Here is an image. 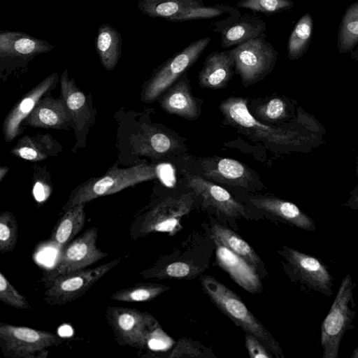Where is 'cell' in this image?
Returning a JSON list of instances; mask_svg holds the SVG:
<instances>
[{
	"instance_id": "obj_1",
	"label": "cell",
	"mask_w": 358,
	"mask_h": 358,
	"mask_svg": "<svg viewBox=\"0 0 358 358\" xmlns=\"http://www.w3.org/2000/svg\"><path fill=\"white\" fill-rule=\"evenodd\" d=\"M200 280L204 292L225 315L246 333L256 336L271 353L283 357L278 343L238 296L212 276L202 275Z\"/></svg>"
},
{
	"instance_id": "obj_2",
	"label": "cell",
	"mask_w": 358,
	"mask_h": 358,
	"mask_svg": "<svg viewBox=\"0 0 358 358\" xmlns=\"http://www.w3.org/2000/svg\"><path fill=\"white\" fill-rule=\"evenodd\" d=\"M158 177L157 167L145 163L125 169L113 166L103 176L93 178L76 187L70 194L62 210Z\"/></svg>"
},
{
	"instance_id": "obj_3",
	"label": "cell",
	"mask_w": 358,
	"mask_h": 358,
	"mask_svg": "<svg viewBox=\"0 0 358 358\" xmlns=\"http://www.w3.org/2000/svg\"><path fill=\"white\" fill-rule=\"evenodd\" d=\"M105 316L117 344L140 350L160 326L152 314L130 307L108 306Z\"/></svg>"
},
{
	"instance_id": "obj_4",
	"label": "cell",
	"mask_w": 358,
	"mask_h": 358,
	"mask_svg": "<svg viewBox=\"0 0 358 358\" xmlns=\"http://www.w3.org/2000/svg\"><path fill=\"white\" fill-rule=\"evenodd\" d=\"M247 104L244 98L229 97L220 103V109L228 123L251 138L278 145H294L300 143L301 136L298 132L263 124L250 114Z\"/></svg>"
},
{
	"instance_id": "obj_5",
	"label": "cell",
	"mask_w": 358,
	"mask_h": 358,
	"mask_svg": "<svg viewBox=\"0 0 358 358\" xmlns=\"http://www.w3.org/2000/svg\"><path fill=\"white\" fill-rule=\"evenodd\" d=\"M62 343L60 336L48 331L0 323V347L5 357H46L48 348Z\"/></svg>"
},
{
	"instance_id": "obj_6",
	"label": "cell",
	"mask_w": 358,
	"mask_h": 358,
	"mask_svg": "<svg viewBox=\"0 0 358 358\" xmlns=\"http://www.w3.org/2000/svg\"><path fill=\"white\" fill-rule=\"evenodd\" d=\"M193 194L170 196L136 218L129 229L134 240L154 232H176L180 220L192 208Z\"/></svg>"
},
{
	"instance_id": "obj_7",
	"label": "cell",
	"mask_w": 358,
	"mask_h": 358,
	"mask_svg": "<svg viewBox=\"0 0 358 358\" xmlns=\"http://www.w3.org/2000/svg\"><path fill=\"white\" fill-rule=\"evenodd\" d=\"M97 238L98 229L93 227L66 245L55 265L43 272L41 281L44 286L60 275L89 268L107 257L97 247Z\"/></svg>"
},
{
	"instance_id": "obj_8",
	"label": "cell",
	"mask_w": 358,
	"mask_h": 358,
	"mask_svg": "<svg viewBox=\"0 0 358 358\" xmlns=\"http://www.w3.org/2000/svg\"><path fill=\"white\" fill-rule=\"evenodd\" d=\"M138 8L148 17L172 22L211 19L238 10L229 4L206 6L202 0H139Z\"/></svg>"
},
{
	"instance_id": "obj_9",
	"label": "cell",
	"mask_w": 358,
	"mask_h": 358,
	"mask_svg": "<svg viewBox=\"0 0 358 358\" xmlns=\"http://www.w3.org/2000/svg\"><path fill=\"white\" fill-rule=\"evenodd\" d=\"M266 37V33H263L231 49L235 71L244 87L264 78L275 64L278 52Z\"/></svg>"
},
{
	"instance_id": "obj_10",
	"label": "cell",
	"mask_w": 358,
	"mask_h": 358,
	"mask_svg": "<svg viewBox=\"0 0 358 358\" xmlns=\"http://www.w3.org/2000/svg\"><path fill=\"white\" fill-rule=\"evenodd\" d=\"M123 257L115 259L94 268H87L56 278L45 286L44 301L51 306H62L80 298L95 282L117 266Z\"/></svg>"
},
{
	"instance_id": "obj_11",
	"label": "cell",
	"mask_w": 358,
	"mask_h": 358,
	"mask_svg": "<svg viewBox=\"0 0 358 358\" xmlns=\"http://www.w3.org/2000/svg\"><path fill=\"white\" fill-rule=\"evenodd\" d=\"M353 283L347 274L343 279L331 308L321 325L323 358H337L345 332L351 324L355 312L350 308L353 302Z\"/></svg>"
},
{
	"instance_id": "obj_12",
	"label": "cell",
	"mask_w": 358,
	"mask_h": 358,
	"mask_svg": "<svg viewBox=\"0 0 358 358\" xmlns=\"http://www.w3.org/2000/svg\"><path fill=\"white\" fill-rule=\"evenodd\" d=\"M208 36L192 42L159 66L148 80L143 94L146 102L157 99L192 66L210 43Z\"/></svg>"
},
{
	"instance_id": "obj_13",
	"label": "cell",
	"mask_w": 358,
	"mask_h": 358,
	"mask_svg": "<svg viewBox=\"0 0 358 358\" xmlns=\"http://www.w3.org/2000/svg\"><path fill=\"white\" fill-rule=\"evenodd\" d=\"M282 255L301 282L328 296L333 294L332 277L317 259L287 246Z\"/></svg>"
},
{
	"instance_id": "obj_14",
	"label": "cell",
	"mask_w": 358,
	"mask_h": 358,
	"mask_svg": "<svg viewBox=\"0 0 358 358\" xmlns=\"http://www.w3.org/2000/svg\"><path fill=\"white\" fill-rule=\"evenodd\" d=\"M185 180L187 186L202 199L206 206L231 217H246L245 207L223 187L194 174L186 173Z\"/></svg>"
},
{
	"instance_id": "obj_15",
	"label": "cell",
	"mask_w": 358,
	"mask_h": 358,
	"mask_svg": "<svg viewBox=\"0 0 358 358\" xmlns=\"http://www.w3.org/2000/svg\"><path fill=\"white\" fill-rule=\"evenodd\" d=\"M54 45L22 31H0V58L1 61L29 60L48 52Z\"/></svg>"
},
{
	"instance_id": "obj_16",
	"label": "cell",
	"mask_w": 358,
	"mask_h": 358,
	"mask_svg": "<svg viewBox=\"0 0 358 358\" xmlns=\"http://www.w3.org/2000/svg\"><path fill=\"white\" fill-rule=\"evenodd\" d=\"M58 80V74L54 73L43 79L27 93L10 110L3 124L4 138L9 142L20 133L21 122L30 115L43 96L50 90Z\"/></svg>"
},
{
	"instance_id": "obj_17",
	"label": "cell",
	"mask_w": 358,
	"mask_h": 358,
	"mask_svg": "<svg viewBox=\"0 0 358 358\" xmlns=\"http://www.w3.org/2000/svg\"><path fill=\"white\" fill-rule=\"evenodd\" d=\"M213 241L218 265L245 290L253 294L261 292L262 285L255 268L217 241Z\"/></svg>"
},
{
	"instance_id": "obj_18",
	"label": "cell",
	"mask_w": 358,
	"mask_h": 358,
	"mask_svg": "<svg viewBox=\"0 0 358 358\" xmlns=\"http://www.w3.org/2000/svg\"><path fill=\"white\" fill-rule=\"evenodd\" d=\"M164 110L188 120H196L201 113L200 106L192 94L189 80L185 73L173 83L160 100Z\"/></svg>"
},
{
	"instance_id": "obj_19",
	"label": "cell",
	"mask_w": 358,
	"mask_h": 358,
	"mask_svg": "<svg viewBox=\"0 0 358 358\" xmlns=\"http://www.w3.org/2000/svg\"><path fill=\"white\" fill-rule=\"evenodd\" d=\"M235 69V61L231 50L215 51L209 54L199 73L201 87L220 89L231 80Z\"/></svg>"
},
{
	"instance_id": "obj_20",
	"label": "cell",
	"mask_w": 358,
	"mask_h": 358,
	"mask_svg": "<svg viewBox=\"0 0 358 358\" xmlns=\"http://www.w3.org/2000/svg\"><path fill=\"white\" fill-rule=\"evenodd\" d=\"M72 122V117L64 99L42 97L24 124L33 127L62 129Z\"/></svg>"
},
{
	"instance_id": "obj_21",
	"label": "cell",
	"mask_w": 358,
	"mask_h": 358,
	"mask_svg": "<svg viewBox=\"0 0 358 358\" xmlns=\"http://www.w3.org/2000/svg\"><path fill=\"white\" fill-rule=\"evenodd\" d=\"M203 175L218 182L248 186L252 180L249 169L240 162L229 158H210L201 164Z\"/></svg>"
},
{
	"instance_id": "obj_22",
	"label": "cell",
	"mask_w": 358,
	"mask_h": 358,
	"mask_svg": "<svg viewBox=\"0 0 358 358\" xmlns=\"http://www.w3.org/2000/svg\"><path fill=\"white\" fill-rule=\"evenodd\" d=\"M257 208L270 213L297 228L314 231V220L295 204L275 197H260L250 199Z\"/></svg>"
},
{
	"instance_id": "obj_23",
	"label": "cell",
	"mask_w": 358,
	"mask_h": 358,
	"mask_svg": "<svg viewBox=\"0 0 358 358\" xmlns=\"http://www.w3.org/2000/svg\"><path fill=\"white\" fill-rule=\"evenodd\" d=\"M85 204L80 203L64 211V214L55 225L48 243L63 250L85 226L86 215Z\"/></svg>"
},
{
	"instance_id": "obj_24",
	"label": "cell",
	"mask_w": 358,
	"mask_h": 358,
	"mask_svg": "<svg viewBox=\"0 0 358 358\" xmlns=\"http://www.w3.org/2000/svg\"><path fill=\"white\" fill-rule=\"evenodd\" d=\"M266 30V24L263 20L255 15L245 13L221 31V47L226 48L239 45L257 38Z\"/></svg>"
},
{
	"instance_id": "obj_25",
	"label": "cell",
	"mask_w": 358,
	"mask_h": 358,
	"mask_svg": "<svg viewBox=\"0 0 358 358\" xmlns=\"http://www.w3.org/2000/svg\"><path fill=\"white\" fill-rule=\"evenodd\" d=\"M61 94L70 112L76 131H81L90 116L87 98L76 86L73 79H69L65 69L61 79Z\"/></svg>"
},
{
	"instance_id": "obj_26",
	"label": "cell",
	"mask_w": 358,
	"mask_h": 358,
	"mask_svg": "<svg viewBox=\"0 0 358 358\" xmlns=\"http://www.w3.org/2000/svg\"><path fill=\"white\" fill-rule=\"evenodd\" d=\"M181 148L178 139L170 134L150 128L138 137L134 144L137 155L160 157Z\"/></svg>"
},
{
	"instance_id": "obj_27",
	"label": "cell",
	"mask_w": 358,
	"mask_h": 358,
	"mask_svg": "<svg viewBox=\"0 0 358 358\" xmlns=\"http://www.w3.org/2000/svg\"><path fill=\"white\" fill-rule=\"evenodd\" d=\"M95 48L104 68L113 70L121 56L122 40L120 33L113 27L103 24L97 31Z\"/></svg>"
},
{
	"instance_id": "obj_28",
	"label": "cell",
	"mask_w": 358,
	"mask_h": 358,
	"mask_svg": "<svg viewBox=\"0 0 358 358\" xmlns=\"http://www.w3.org/2000/svg\"><path fill=\"white\" fill-rule=\"evenodd\" d=\"M56 143L49 134L24 136L18 141L11 153L25 160L42 161L55 153Z\"/></svg>"
},
{
	"instance_id": "obj_29",
	"label": "cell",
	"mask_w": 358,
	"mask_h": 358,
	"mask_svg": "<svg viewBox=\"0 0 358 358\" xmlns=\"http://www.w3.org/2000/svg\"><path fill=\"white\" fill-rule=\"evenodd\" d=\"M213 239L244 259L255 268H259L262 262L252 248L231 229L218 224L211 226Z\"/></svg>"
},
{
	"instance_id": "obj_30",
	"label": "cell",
	"mask_w": 358,
	"mask_h": 358,
	"mask_svg": "<svg viewBox=\"0 0 358 358\" xmlns=\"http://www.w3.org/2000/svg\"><path fill=\"white\" fill-rule=\"evenodd\" d=\"M313 30V18L310 14L307 13L298 20L289 37L287 48L289 59L296 60L307 52Z\"/></svg>"
},
{
	"instance_id": "obj_31",
	"label": "cell",
	"mask_w": 358,
	"mask_h": 358,
	"mask_svg": "<svg viewBox=\"0 0 358 358\" xmlns=\"http://www.w3.org/2000/svg\"><path fill=\"white\" fill-rule=\"evenodd\" d=\"M337 45L340 53L352 52L358 45V1L351 3L343 15Z\"/></svg>"
},
{
	"instance_id": "obj_32",
	"label": "cell",
	"mask_w": 358,
	"mask_h": 358,
	"mask_svg": "<svg viewBox=\"0 0 358 358\" xmlns=\"http://www.w3.org/2000/svg\"><path fill=\"white\" fill-rule=\"evenodd\" d=\"M202 269L193 263L176 262L164 266L156 264L140 273L143 278H192L199 275Z\"/></svg>"
},
{
	"instance_id": "obj_33",
	"label": "cell",
	"mask_w": 358,
	"mask_h": 358,
	"mask_svg": "<svg viewBox=\"0 0 358 358\" xmlns=\"http://www.w3.org/2000/svg\"><path fill=\"white\" fill-rule=\"evenodd\" d=\"M169 289L170 287L162 284L138 283L116 291L111 295L110 299L122 302L149 301Z\"/></svg>"
},
{
	"instance_id": "obj_34",
	"label": "cell",
	"mask_w": 358,
	"mask_h": 358,
	"mask_svg": "<svg viewBox=\"0 0 358 358\" xmlns=\"http://www.w3.org/2000/svg\"><path fill=\"white\" fill-rule=\"evenodd\" d=\"M18 224L15 216L10 211L0 214V252H12L17 243Z\"/></svg>"
},
{
	"instance_id": "obj_35",
	"label": "cell",
	"mask_w": 358,
	"mask_h": 358,
	"mask_svg": "<svg viewBox=\"0 0 358 358\" xmlns=\"http://www.w3.org/2000/svg\"><path fill=\"white\" fill-rule=\"evenodd\" d=\"M294 6L292 0H240L236 8H245L267 15L289 11Z\"/></svg>"
},
{
	"instance_id": "obj_36",
	"label": "cell",
	"mask_w": 358,
	"mask_h": 358,
	"mask_svg": "<svg viewBox=\"0 0 358 358\" xmlns=\"http://www.w3.org/2000/svg\"><path fill=\"white\" fill-rule=\"evenodd\" d=\"M0 300L5 304L17 309H31L26 297L0 272Z\"/></svg>"
},
{
	"instance_id": "obj_37",
	"label": "cell",
	"mask_w": 358,
	"mask_h": 358,
	"mask_svg": "<svg viewBox=\"0 0 358 358\" xmlns=\"http://www.w3.org/2000/svg\"><path fill=\"white\" fill-rule=\"evenodd\" d=\"M256 114L267 122L282 120L287 117V103L278 97L271 99L257 108Z\"/></svg>"
},
{
	"instance_id": "obj_38",
	"label": "cell",
	"mask_w": 358,
	"mask_h": 358,
	"mask_svg": "<svg viewBox=\"0 0 358 358\" xmlns=\"http://www.w3.org/2000/svg\"><path fill=\"white\" fill-rule=\"evenodd\" d=\"M245 346L252 358H271L272 353L254 335L245 333Z\"/></svg>"
},
{
	"instance_id": "obj_39",
	"label": "cell",
	"mask_w": 358,
	"mask_h": 358,
	"mask_svg": "<svg viewBox=\"0 0 358 358\" xmlns=\"http://www.w3.org/2000/svg\"><path fill=\"white\" fill-rule=\"evenodd\" d=\"M173 341V339L159 326L152 334L148 341V346L156 350H166L172 345Z\"/></svg>"
},
{
	"instance_id": "obj_40",
	"label": "cell",
	"mask_w": 358,
	"mask_h": 358,
	"mask_svg": "<svg viewBox=\"0 0 358 358\" xmlns=\"http://www.w3.org/2000/svg\"><path fill=\"white\" fill-rule=\"evenodd\" d=\"M357 172L358 176V157L357 161ZM351 196L347 201L345 206L350 207L352 209H358V185L351 192Z\"/></svg>"
},
{
	"instance_id": "obj_41",
	"label": "cell",
	"mask_w": 358,
	"mask_h": 358,
	"mask_svg": "<svg viewBox=\"0 0 358 358\" xmlns=\"http://www.w3.org/2000/svg\"><path fill=\"white\" fill-rule=\"evenodd\" d=\"M8 168L7 166H1L0 167V180H2L3 178L6 176L8 171Z\"/></svg>"
},
{
	"instance_id": "obj_42",
	"label": "cell",
	"mask_w": 358,
	"mask_h": 358,
	"mask_svg": "<svg viewBox=\"0 0 358 358\" xmlns=\"http://www.w3.org/2000/svg\"><path fill=\"white\" fill-rule=\"evenodd\" d=\"M352 58L355 60H358V45L356 47L355 50H353L351 52Z\"/></svg>"
},
{
	"instance_id": "obj_43",
	"label": "cell",
	"mask_w": 358,
	"mask_h": 358,
	"mask_svg": "<svg viewBox=\"0 0 358 358\" xmlns=\"http://www.w3.org/2000/svg\"><path fill=\"white\" fill-rule=\"evenodd\" d=\"M351 357H352V358H358V346L354 350L353 354L352 355Z\"/></svg>"
}]
</instances>
